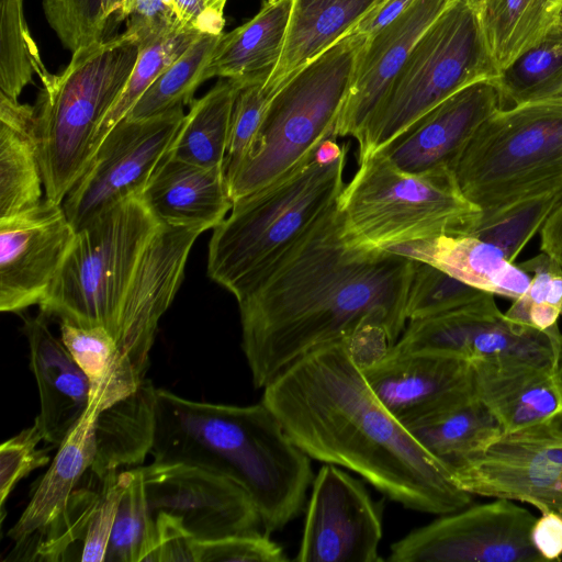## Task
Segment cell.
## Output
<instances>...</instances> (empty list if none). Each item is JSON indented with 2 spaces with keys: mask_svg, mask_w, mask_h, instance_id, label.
I'll return each mask as SVG.
<instances>
[{
  "mask_svg": "<svg viewBox=\"0 0 562 562\" xmlns=\"http://www.w3.org/2000/svg\"><path fill=\"white\" fill-rule=\"evenodd\" d=\"M540 249L562 267V204L540 229Z\"/></svg>",
  "mask_w": 562,
  "mask_h": 562,
  "instance_id": "db71d44e",
  "label": "cell"
},
{
  "mask_svg": "<svg viewBox=\"0 0 562 562\" xmlns=\"http://www.w3.org/2000/svg\"><path fill=\"white\" fill-rule=\"evenodd\" d=\"M140 468L151 515L175 517L195 540L263 532L251 498L228 477L183 462Z\"/></svg>",
  "mask_w": 562,
  "mask_h": 562,
  "instance_id": "9a60e30c",
  "label": "cell"
},
{
  "mask_svg": "<svg viewBox=\"0 0 562 562\" xmlns=\"http://www.w3.org/2000/svg\"><path fill=\"white\" fill-rule=\"evenodd\" d=\"M561 315H562V310H561Z\"/></svg>",
  "mask_w": 562,
  "mask_h": 562,
  "instance_id": "9f6ffc18",
  "label": "cell"
},
{
  "mask_svg": "<svg viewBox=\"0 0 562 562\" xmlns=\"http://www.w3.org/2000/svg\"><path fill=\"white\" fill-rule=\"evenodd\" d=\"M487 294L432 265L414 260L406 318L411 322L451 312L471 305Z\"/></svg>",
  "mask_w": 562,
  "mask_h": 562,
  "instance_id": "b9f144b4",
  "label": "cell"
},
{
  "mask_svg": "<svg viewBox=\"0 0 562 562\" xmlns=\"http://www.w3.org/2000/svg\"><path fill=\"white\" fill-rule=\"evenodd\" d=\"M501 109L496 78L479 80L435 106L378 153L409 173L453 171L475 131Z\"/></svg>",
  "mask_w": 562,
  "mask_h": 562,
  "instance_id": "d6986e66",
  "label": "cell"
},
{
  "mask_svg": "<svg viewBox=\"0 0 562 562\" xmlns=\"http://www.w3.org/2000/svg\"><path fill=\"white\" fill-rule=\"evenodd\" d=\"M34 106L0 92V218L38 204L43 177Z\"/></svg>",
  "mask_w": 562,
  "mask_h": 562,
  "instance_id": "83f0119b",
  "label": "cell"
},
{
  "mask_svg": "<svg viewBox=\"0 0 562 562\" xmlns=\"http://www.w3.org/2000/svg\"><path fill=\"white\" fill-rule=\"evenodd\" d=\"M336 201L340 238L350 248L381 251L442 235H470L481 210L450 169L409 173L382 153L360 164Z\"/></svg>",
  "mask_w": 562,
  "mask_h": 562,
  "instance_id": "52a82bcc",
  "label": "cell"
},
{
  "mask_svg": "<svg viewBox=\"0 0 562 562\" xmlns=\"http://www.w3.org/2000/svg\"><path fill=\"white\" fill-rule=\"evenodd\" d=\"M560 29H561V32H562V19H561V22H560Z\"/></svg>",
  "mask_w": 562,
  "mask_h": 562,
  "instance_id": "11a10c76",
  "label": "cell"
},
{
  "mask_svg": "<svg viewBox=\"0 0 562 562\" xmlns=\"http://www.w3.org/2000/svg\"><path fill=\"white\" fill-rule=\"evenodd\" d=\"M142 199L162 224L214 229L233 207L222 168H204L166 154Z\"/></svg>",
  "mask_w": 562,
  "mask_h": 562,
  "instance_id": "603a6c76",
  "label": "cell"
},
{
  "mask_svg": "<svg viewBox=\"0 0 562 562\" xmlns=\"http://www.w3.org/2000/svg\"><path fill=\"white\" fill-rule=\"evenodd\" d=\"M100 496L101 487L74 490L65 510L43 533L30 561H69L79 546L81 557L82 543Z\"/></svg>",
  "mask_w": 562,
  "mask_h": 562,
  "instance_id": "7bdbcfd3",
  "label": "cell"
},
{
  "mask_svg": "<svg viewBox=\"0 0 562 562\" xmlns=\"http://www.w3.org/2000/svg\"><path fill=\"white\" fill-rule=\"evenodd\" d=\"M531 541L543 561L559 560L562 555V516L542 512L531 528Z\"/></svg>",
  "mask_w": 562,
  "mask_h": 562,
  "instance_id": "816d5d0a",
  "label": "cell"
},
{
  "mask_svg": "<svg viewBox=\"0 0 562 562\" xmlns=\"http://www.w3.org/2000/svg\"><path fill=\"white\" fill-rule=\"evenodd\" d=\"M325 139L297 168L233 202L209 243L207 274L243 300L336 204L348 145Z\"/></svg>",
  "mask_w": 562,
  "mask_h": 562,
  "instance_id": "5b68a950",
  "label": "cell"
},
{
  "mask_svg": "<svg viewBox=\"0 0 562 562\" xmlns=\"http://www.w3.org/2000/svg\"><path fill=\"white\" fill-rule=\"evenodd\" d=\"M382 539L379 507L366 487L335 464L313 480L299 562H378Z\"/></svg>",
  "mask_w": 562,
  "mask_h": 562,
  "instance_id": "2e32d148",
  "label": "cell"
},
{
  "mask_svg": "<svg viewBox=\"0 0 562 562\" xmlns=\"http://www.w3.org/2000/svg\"><path fill=\"white\" fill-rule=\"evenodd\" d=\"M156 394L154 461L193 464L234 481L251 498L266 535L301 514L314 480L311 458L262 401L237 406L165 389Z\"/></svg>",
  "mask_w": 562,
  "mask_h": 562,
  "instance_id": "277c9868",
  "label": "cell"
},
{
  "mask_svg": "<svg viewBox=\"0 0 562 562\" xmlns=\"http://www.w3.org/2000/svg\"><path fill=\"white\" fill-rule=\"evenodd\" d=\"M386 250L432 265L493 295L516 300L530 283L531 276L498 247L473 235H442Z\"/></svg>",
  "mask_w": 562,
  "mask_h": 562,
  "instance_id": "484cf974",
  "label": "cell"
},
{
  "mask_svg": "<svg viewBox=\"0 0 562 562\" xmlns=\"http://www.w3.org/2000/svg\"><path fill=\"white\" fill-rule=\"evenodd\" d=\"M397 352H428L477 360H521L562 368L558 324L540 330L508 319L494 295L436 316L407 322L391 347Z\"/></svg>",
  "mask_w": 562,
  "mask_h": 562,
  "instance_id": "7c38bea8",
  "label": "cell"
},
{
  "mask_svg": "<svg viewBox=\"0 0 562 562\" xmlns=\"http://www.w3.org/2000/svg\"><path fill=\"white\" fill-rule=\"evenodd\" d=\"M503 109L562 95V32L560 25L496 78Z\"/></svg>",
  "mask_w": 562,
  "mask_h": 562,
  "instance_id": "e575fe53",
  "label": "cell"
},
{
  "mask_svg": "<svg viewBox=\"0 0 562 562\" xmlns=\"http://www.w3.org/2000/svg\"><path fill=\"white\" fill-rule=\"evenodd\" d=\"M100 411L98 403H90L9 530L8 536L15 544L11 560L30 561L41 537L65 510L71 493L91 468L95 457L94 424Z\"/></svg>",
  "mask_w": 562,
  "mask_h": 562,
  "instance_id": "cb8c5ba5",
  "label": "cell"
},
{
  "mask_svg": "<svg viewBox=\"0 0 562 562\" xmlns=\"http://www.w3.org/2000/svg\"><path fill=\"white\" fill-rule=\"evenodd\" d=\"M161 226L140 194L103 210L76 231L55 281L38 304L47 318L104 327L142 378L160 321L156 269Z\"/></svg>",
  "mask_w": 562,
  "mask_h": 562,
  "instance_id": "3957f363",
  "label": "cell"
},
{
  "mask_svg": "<svg viewBox=\"0 0 562 562\" xmlns=\"http://www.w3.org/2000/svg\"><path fill=\"white\" fill-rule=\"evenodd\" d=\"M517 266L531 276L530 283L505 316L540 330L552 327L562 310V267L543 251Z\"/></svg>",
  "mask_w": 562,
  "mask_h": 562,
  "instance_id": "60d3db41",
  "label": "cell"
},
{
  "mask_svg": "<svg viewBox=\"0 0 562 562\" xmlns=\"http://www.w3.org/2000/svg\"><path fill=\"white\" fill-rule=\"evenodd\" d=\"M76 229L61 203L48 199L0 218V310L19 313L48 293Z\"/></svg>",
  "mask_w": 562,
  "mask_h": 562,
  "instance_id": "e0dca14e",
  "label": "cell"
},
{
  "mask_svg": "<svg viewBox=\"0 0 562 562\" xmlns=\"http://www.w3.org/2000/svg\"><path fill=\"white\" fill-rule=\"evenodd\" d=\"M480 0H452L420 36L358 142V164L435 106L499 71L482 29Z\"/></svg>",
  "mask_w": 562,
  "mask_h": 562,
  "instance_id": "30bf717a",
  "label": "cell"
},
{
  "mask_svg": "<svg viewBox=\"0 0 562 562\" xmlns=\"http://www.w3.org/2000/svg\"><path fill=\"white\" fill-rule=\"evenodd\" d=\"M144 379L136 392L99 412L94 424L95 457L90 468L99 479L121 467L138 465L150 453L156 429V394Z\"/></svg>",
  "mask_w": 562,
  "mask_h": 562,
  "instance_id": "f1b7e54d",
  "label": "cell"
},
{
  "mask_svg": "<svg viewBox=\"0 0 562 562\" xmlns=\"http://www.w3.org/2000/svg\"><path fill=\"white\" fill-rule=\"evenodd\" d=\"M383 0H292L281 56L263 90L272 98L296 72L330 48Z\"/></svg>",
  "mask_w": 562,
  "mask_h": 562,
  "instance_id": "d4e9b609",
  "label": "cell"
},
{
  "mask_svg": "<svg viewBox=\"0 0 562 562\" xmlns=\"http://www.w3.org/2000/svg\"><path fill=\"white\" fill-rule=\"evenodd\" d=\"M414 1L415 0H383L353 31L366 36H371L405 12Z\"/></svg>",
  "mask_w": 562,
  "mask_h": 562,
  "instance_id": "f5cc1de1",
  "label": "cell"
},
{
  "mask_svg": "<svg viewBox=\"0 0 562 562\" xmlns=\"http://www.w3.org/2000/svg\"><path fill=\"white\" fill-rule=\"evenodd\" d=\"M156 543L155 520L151 515L140 467L131 476L120 499L105 562H146Z\"/></svg>",
  "mask_w": 562,
  "mask_h": 562,
  "instance_id": "8d00e7d4",
  "label": "cell"
},
{
  "mask_svg": "<svg viewBox=\"0 0 562 562\" xmlns=\"http://www.w3.org/2000/svg\"><path fill=\"white\" fill-rule=\"evenodd\" d=\"M562 204V186L543 194L516 202L480 221L470 235L498 247L514 262L528 241Z\"/></svg>",
  "mask_w": 562,
  "mask_h": 562,
  "instance_id": "f35d334b",
  "label": "cell"
},
{
  "mask_svg": "<svg viewBox=\"0 0 562 562\" xmlns=\"http://www.w3.org/2000/svg\"><path fill=\"white\" fill-rule=\"evenodd\" d=\"M156 529L154 551L146 562H195V540L175 517L158 513L153 516Z\"/></svg>",
  "mask_w": 562,
  "mask_h": 562,
  "instance_id": "681fc988",
  "label": "cell"
},
{
  "mask_svg": "<svg viewBox=\"0 0 562 562\" xmlns=\"http://www.w3.org/2000/svg\"><path fill=\"white\" fill-rule=\"evenodd\" d=\"M453 173L480 221L562 186V95L501 109L475 131Z\"/></svg>",
  "mask_w": 562,
  "mask_h": 562,
  "instance_id": "9c48e42d",
  "label": "cell"
},
{
  "mask_svg": "<svg viewBox=\"0 0 562 562\" xmlns=\"http://www.w3.org/2000/svg\"><path fill=\"white\" fill-rule=\"evenodd\" d=\"M267 78L263 76L245 83L236 97L223 165L227 186L246 157L271 100L263 90Z\"/></svg>",
  "mask_w": 562,
  "mask_h": 562,
  "instance_id": "ee69618b",
  "label": "cell"
},
{
  "mask_svg": "<svg viewBox=\"0 0 562 562\" xmlns=\"http://www.w3.org/2000/svg\"><path fill=\"white\" fill-rule=\"evenodd\" d=\"M44 440L38 423L5 440L0 447V509L4 519V504L16 484L32 471L45 467L49 456L45 449H37Z\"/></svg>",
  "mask_w": 562,
  "mask_h": 562,
  "instance_id": "f6af8a7d",
  "label": "cell"
},
{
  "mask_svg": "<svg viewBox=\"0 0 562 562\" xmlns=\"http://www.w3.org/2000/svg\"><path fill=\"white\" fill-rule=\"evenodd\" d=\"M123 4L124 0H42L49 26L71 53L116 36Z\"/></svg>",
  "mask_w": 562,
  "mask_h": 562,
  "instance_id": "d590c367",
  "label": "cell"
},
{
  "mask_svg": "<svg viewBox=\"0 0 562 562\" xmlns=\"http://www.w3.org/2000/svg\"><path fill=\"white\" fill-rule=\"evenodd\" d=\"M536 517L507 498L446 514L394 542L392 562H541Z\"/></svg>",
  "mask_w": 562,
  "mask_h": 562,
  "instance_id": "5bb4252c",
  "label": "cell"
},
{
  "mask_svg": "<svg viewBox=\"0 0 562 562\" xmlns=\"http://www.w3.org/2000/svg\"><path fill=\"white\" fill-rule=\"evenodd\" d=\"M59 329L60 340L90 382V403L102 411L137 391L145 378L104 327L60 322Z\"/></svg>",
  "mask_w": 562,
  "mask_h": 562,
  "instance_id": "1f68e13d",
  "label": "cell"
},
{
  "mask_svg": "<svg viewBox=\"0 0 562 562\" xmlns=\"http://www.w3.org/2000/svg\"><path fill=\"white\" fill-rule=\"evenodd\" d=\"M139 53L123 32L80 47L59 75L40 76L35 138L45 198L63 203L85 172L98 130L123 92Z\"/></svg>",
  "mask_w": 562,
  "mask_h": 562,
  "instance_id": "8992f818",
  "label": "cell"
},
{
  "mask_svg": "<svg viewBox=\"0 0 562 562\" xmlns=\"http://www.w3.org/2000/svg\"><path fill=\"white\" fill-rule=\"evenodd\" d=\"M367 37L355 31L344 36L271 98L246 157L228 182L233 202L291 172L325 139L336 136Z\"/></svg>",
  "mask_w": 562,
  "mask_h": 562,
  "instance_id": "ba28073f",
  "label": "cell"
},
{
  "mask_svg": "<svg viewBox=\"0 0 562 562\" xmlns=\"http://www.w3.org/2000/svg\"><path fill=\"white\" fill-rule=\"evenodd\" d=\"M187 27L201 34L220 35L225 26L227 0H170Z\"/></svg>",
  "mask_w": 562,
  "mask_h": 562,
  "instance_id": "f907efd6",
  "label": "cell"
},
{
  "mask_svg": "<svg viewBox=\"0 0 562 562\" xmlns=\"http://www.w3.org/2000/svg\"><path fill=\"white\" fill-rule=\"evenodd\" d=\"M479 13L501 74L560 25L562 0H480Z\"/></svg>",
  "mask_w": 562,
  "mask_h": 562,
  "instance_id": "4dcf8cb0",
  "label": "cell"
},
{
  "mask_svg": "<svg viewBox=\"0 0 562 562\" xmlns=\"http://www.w3.org/2000/svg\"><path fill=\"white\" fill-rule=\"evenodd\" d=\"M24 0H0V89L19 100L23 89L47 70L27 27Z\"/></svg>",
  "mask_w": 562,
  "mask_h": 562,
  "instance_id": "74e56055",
  "label": "cell"
},
{
  "mask_svg": "<svg viewBox=\"0 0 562 562\" xmlns=\"http://www.w3.org/2000/svg\"><path fill=\"white\" fill-rule=\"evenodd\" d=\"M200 35L201 33L192 29L182 27L151 44L139 47L137 61L123 92L105 115L98 130L94 139V151L106 134L130 113L139 98L155 82V80Z\"/></svg>",
  "mask_w": 562,
  "mask_h": 562,
  "instance_id": "ab89813d",
  "label": "cell"
},
{
  "mask_svg": "<svg viewBox=\"0 0 562 562\" xmlns=\"http://www.w3.org/2000/svg\"><path fill=\"white\" fill-rule=\"evenodd\" d=\"M414 259L347 247L336 204L238 302L241 347L263 389L301 357L367 326L394 345L406 327Z\"/></svg>",
  "mask_w": 562,
  "mask_h": 562,
  "instance_id": "6da1fadb",
  "label": "cell"
},
{
  "mask_svg": "<svg viewBox=\"0 0 562 562\" xmlns=\"http://www.w3.org/2000/svg\"><path fill=\"white\" fill-rule=\"evenodd\" d=\"M130 476L131 470L112 471L100 480L101 496L82 543L80 561L104 562L120 499Z\"/></svg>",
  "mask_w": 562,
  "mask_h": 562,
  "instance_id": "7dc6e473",
  "label": "cell"
},
{
  "mask_svg": "<svg viewBox=\"0 0 562 562\" xmlns=\"http://www.w3.org/2000/svg\"><path fill=\"white\" fill-rule=\"evenodd\" d=\"M261 401L310 458L356 472L408 509L446 515L472 502L376 398L347 340L294 361Z\"/></svg>",
  "mask_w": 562,
  "mask_h": 562,
  "instance_id": "7a4b0ae2",
  "label": "cell"
},
{
  "mask_svg": "<svg viewBox=\"0 0 562 562\" xmlns=\"http://www.w3.org/2000/svg\"><path fill=\"white\" fill-rule=\"evenodd\" d=\"M452 0H415L400 16L367 41L337 120V137L361 136L390 83L414 46Z\"/></svg>",
  "mask_w": 562,
  "mask_h": 562,
  "instance_id": "ffe728a7",
  "label": "cell"
},
{
  "mask_svg": "<svg viewBox=\"0 0 562 562\" xmlns=\"http://www.w3.org/2000/svg\"><path fill=\"white\" fill-rule=\"evenodd\" d=\"M449 476L472 495L520 501L562 516V413L503 432Z\"/></svg>",
  "mask_w": 562,
  "mask_h": 562,
  "instance_id": "8fae6325",
  "label": "cell"
},
{
  "mask_svg": "<svg viewBox=\"0 0 562 562\" xmlns=\"http://www.w3.org/2000/svg\"><path fill=\"white\" fill-rule=\"evenodd\" d=\"M245 83L220 78L202 98L194 99L167 154L204 168L223 169L234 103Z\"/></svg>",
  "mask_w": 562,
  "mask_h": 562,
  "instance_id": "d6a6232c",
  "label": "cell"
},
{
  "mask_svg": "<svg viewBox=\"0 0 562 562\" xmlns=\"http://www.w3.org/2000/svg\"><path fill=\"white\" fill-rule=\"evenodd\" d=\"M283 549L265 532L196 541L195 562H283Z\"/></svg>",
  "mask_w": 562,
  "mask_h": 562,
  "instance_id": "bcb514c9",
  "label": "cell"
},
{
  "mask_svg": "<svg viewBox=\"0 0 562 562\" xmlns=\"http://www.w3.org/2000/svg\"><path fill=\"white\" fill-rule=\"evenodd\" d=\"M122 18L126 25L124 32L133 36L139 47L187 27L170 0H124Z\"/></svg>",
  "mask_w": 562,
  "mask_h": 562,
  "instance_id": "c3c4849f",
  "label": "cell"
},
{
  "mask_svg": "<svg viewBox=\"0 0 562 562\" xmlns=\"http://www.w3.org/2000/svg\"><path fill=\"white\" fill-rule=\"evenodd\" d=\"M222 34H201L155 80L125 117L146 119L180 105H190L199 86L207 80L206 69Z\"/></svg>",
  "mask_w": 562,
  "mask_h": 562,
  "instance_id": "836d02e7",
  "label": "cell"
},
{
  "mask_svg": "<svg viewBox=\"0 0 562 562\" xmlns=\"http://www.w3.org/2000/svg\"><path fill=\"white\" fill-rule=\"evenodd\" d=\"M47 317H24L30 367L40 394L38 423L44 440L60 446L90 406V382L66 346L49 330Z\"/></svg>",
  "mask_w": 562,
  "mask_h": 562,
  "instance_id": "44dd1931",
  "label": "cell"
},
{
  "mask_svg": "<svg viewBox=\"0 0 562 562\" xmlns=\"http://www.w3.org/2000/svg\"><path fill=\"white\" fill-rule=\"evenodd\" d=\"M476 396L503 431H514L562 413V368L521 360L472 362Z\"/></svg>",
  "mask_w": 562,
  "mask_h": 562,
  "instance_id": "7402d4cb",
  "label": "cell"
},
{
  "mask_svg": "<svg viewBox=\"0 0 562 562\" xmlns=\"http://www.w3.org/2000/svg\"><path fill=\"white\" fill-rule=\"evenodd\" d=\"M405 427L448 475L504 432L475 393Z\"/></svg>",
  "mask_w": 562,
  "mask_h": 562,
  "instance_id": "f546056e",
  "label": "cell"
},
{
  "mask_svg": "<svg viewBox=\"0 0 562 562\" xmlns=\"http://www.w3.org/2000/svg\"><path fill=\"white\" fill-rule=\"evenodd\" d=\"M292 0H263L246 23L223 33L206 69V78L249 82L269 77L282 53Z\"/></svg>",
  "mask_w": 562,
  "mask_h": 562,
  "instance_id": "4316f807",
  "label": "cell"
},
{
  "mask_svg": "<svg viewBox=\"0 0 562 562\" xmlns=\"http://www.w3.org/2000/svg\"><path fill=\"white\" fill-rule=\"evenodd\" d=\"M184 115L180 105L146 119L124 117L106 134L61 203L76 231L111 205L142 194Z\"/></svg>",
  "mask_w": 562,
  "mask_h": 562,
  "instance_id": "4fadbf2b",
  "label": "cell"
},
{
  "mask_svg": "<svg viewBox=\"0 0 562 562\" xmlns=\"http://www.w3.org/2000/svg\"><path fill=\"white\" fill-rule=\"evenodd\" d=\"M360 368L376 398L404 426L475 393L472 362L458 357L390 348Z\"/></svg>",
  "mask_w": 562,
  "mask_h": 562,
  "instance_id": "ac0fdd59",
  "label": "cell"
}]
</instances>
